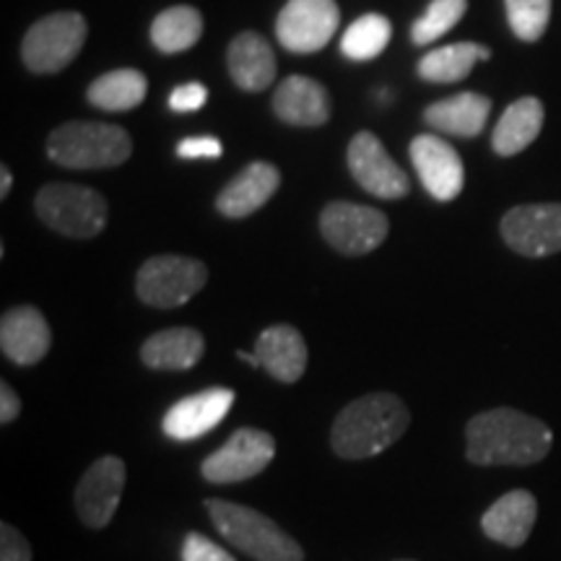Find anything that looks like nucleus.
Here are the masks:
<instances>
[{
  "label": "nucleus",
  "mask_w": 561,
  "mask_h": 561,
  "mask_svg": "<svg viewBox=\"0 0 561 561\" xmlns=\"http://www.w3.org/2000/svg\"><path fill=\"white\" fill-rule=\"evenodd\" d=\"M551 445L549 426L515 409L476 413L466 426V458L473 466H536Z\"/></svg>",
  "instance_id": "obj_1"
},
{
  "label": "nucleus",
  "mask_w": 561,
  "mask_h": 561,
  "mask_svg": "<svg viewBox=\"0 0 561 561\" xmlns=\"http://www.w3.org/2000/svg\"><path fill=\"white\" fill-rule=\"evenodd\" d=\"M411 424L405 403L392 392L356 398L333 421L331 445L343 460L375 458L396 445Z\"/></svg>",
  "instance_id": "obj_2"
},
{
  "label": "nucleus",
  "mask_w": 561,
  "mask_h": 561,
  "mask_svg": "<svg viewBox=\"0 0 561 561\" xmlns=\"http://www.w3.org/2000/svg\"><path fill=\"white\" fill-rule=\"evenodd\" d=\"M206 510L224 541L255 561H305V549L276 520L244 504L206 500Z\"/></svg>",
  "instance_id": "obj_3"
},
{
  "label": "nucleus",
  "mask_w": 561,
  "mask_h": 561,
  "mask_svg": "<svg viewBox=\"0 0 561 561\" xmlns=\"http://www.w3.org/2000/svg\"><path fill=\"white\" fill-rule=\"evenodd\" d=\"M133 153L128 130L110 123L73 121L60 125L47 138V157L66 170H110Z\"/></svg>",
  "instance_id": "obj_4"
},
{
  "label": "nucleus",
  "mask_w": 561,
  "mask_h": 561,
  "mask_svg": "<svg viewBox=\"0 0 561 561\" xmlns=\"http://www.w3.org/2000/svg\"><path fill=\"white\" fill-rule=\"evenodd\" d=\"M37 216L58 234L73 240H91L107 227L110 206L100 193L70 182H50L34 201Z\"/></svg>",
  "instance_id": "obj_5"
},
{
  "label": "nucleus",
  "mask_w": 561,
  "mask_h": 561,
  "mask_svg": "<svg viewBox=\"0 0 561 561\" xmlns=\"http://www.w3.org/2000/svg\"><path fill=\"white\" fill-rule=\"evenodd\" d=\"M87 19L76 11H60L39 19L26 32L21 58L32 73H58L68 68L87 42Z\"/></svg>",
  "instance_id": "obj_6"
},
{
  "label": "nucleus",
  "mask_w": 561,
  "mask_h": 561,
  "mask_svg": "<svg viewBox=\"0 0 561 561\" xmlns=\"http://www.w3.org/2000/svg\"><path fill=\"white\" fill-rule=\"evenodd\" d=\"M208 280L206 263L185 255H157L140 265L136 294L144 305L172 310L191 301Z\"/></svg>",
  "instance_id": "obj_7"
},
{
  "label": "nucleus",
  "mask_w": 561,
  "mask_h": 561,
  "mask_svg": "<svg viewBox=\"0 0 561 561\" xmlns=\"http://www.w3.org/2000/svg\"><path fill=\"white\" fill-rule=\"evenodd\" d=\"M320 231L325 242L341 255L359 257L375 252L388 240L390 221L382 210L359 203L333 201L322 208Z\"/></svg>",
  "instance_id": "obj_8"
},
{
  "label": "nucleus",
  "mask_w": 561,
  "mask_h": 561,
  "mask_svg": "<svg viewBox=\"0 0 561 561\" xmlns=\"http://www.w3.org/2000/svg\"><path fill=\"white\" fill-rule=\"evenodd\" d=\"M273 455H276V439L268 432L242 426L231 434L227 445L203 460L201 473L210 483L248 481L271 466Z\"/></svg>",
  "instance_id": "obj_9"
},
{
  "label": "nucleus",
  "mask_w": 561,
  "mask_h": 561,
  "mask_svg": "<svg viewBox=\"0 0 561 561\" xmlns=\"http://www.w3.org/2000/svg\"><path fill=\"white\" fill-rule=\"evenodd\" d=\"M341 11L335 0H289L278 13L276 34L286 50L318 53L339 32Z\"/></svg>",
  "instance_id": "obj_10"
},
{
  "label": "nucleus",
  "mask_w": 561,
  "mask_h": 561,
  "mask_svg": "<svg viewBox=\"0 0 561 561\" xmlns=\"http://www.w3.org/2000/svg\"><path fill=\"white\" fill-rule=\"evenodd\" d=\"M502 240L525 257H549L561 252V203H530L504 214Z\"/></svg>",
  "instance_id": "obj_11"
},
{
  "label": "nucleus",
  "mask_w": 561,
  "mask_h": 561,
  "mask_svg": "<svg viewBox=\"0 0 561 561\" xmlns=\"http://www.w3.org/2000/svg\"><path fill=\"white\" fill-rule=\"evenodd\" d=\"M346 159L354 180L375 198L398 201L409 195V178H405L401 164H396V159L385 151L382 140L375 133H356L348 144Z\"/></svg>",
  "instance_id": "obj_12"
},
{
  "label": "nucleus",
  "mask_w": 561,
  "mask_h": 561,
  "mask_svg": "<svg viewBox=\"0 0 561 561\" xmlns=\"http://www.w3.org/2000/svg\"><path fill=\"white\" fill-rule=\"evenodd\" d=\"M125 462L117 455H104L96 462H91L83 473V479L76 486V512L87 528H107L125 489Z\"/></svg>",
  "instance_id": "obj_13"
},
{
  "label": "nucleus",
  "mask_w": 561,
  "mask_h": 561,
  "mask_svg": "<svg viewBox=\"0 0 561 561\" xmlns=\"http://www.w3.org/2000/svg\"><path fill=\"white\" fill-rule=\"evenodd\" d=\"M411 161L416 167L421 185L434 201L450 203L460 195L466 185V170H462L460 153L439 136H416L411 140Z\"/></svg>",
  "instance_id": "obj_14"
},
{
  "label": "nucleus",
  "mask_w": 561,
  "mask_h": 561,
  "mask_svg": "<svg viewBox=\"0 0 561 561\" xmlns=\"http://www.w3.org/2000/svg\"><path fill=\"white\" fill-rule=\"evenodd\" d=\"M231 405H234V392L229 388L201 390L174 403L161 421V430L178 442L198 439L221 424Z\"/></svg>",
  "instance_id": "obj_15"
},
{
  "label": "nucleus",
  "mask_w": 561,
  "mask_h": 561,
  "mask_svg": "<svg viewBox=\"0 0 561 561\" xmlns=\"http://www.w3.org/2000/svg\"><path fill=\"white\" fill-rule=\"evenodd\" d=\"M50 346L53 331L37 307H13L0 320V348H3L5 359L19 364V367H32V364L42 362Z\"/></svg>",
  "instance_id": "obj_16"
},
{
  "label": "nucleus",
  "mask_w": 561,
  "mask_h": 561,
  "mask_svg": "<svg viewBox=\"0 0 561 561\" xmlns=\"http://www.w3.org/2000/svg\"><path fill=\"white\" fill-rule=\"evenodd\" d=\"M536 517V496L525 489H512L483 512L481 530L486 533V538H491V541L510 546V549H520L530 538Z\"/></svg>",
  "instance_id": "obj_17"
},
{
  "label": "nucleus",
  "mask_w": 561,
  "mask_h": 561,
  "mask_svg": "<svg viewBox=\"0 0 561 561\" xmlns=\"http://www.w3.org/2000/svg\"><path fill=\"white\" fill-rule=\"evenodd\" d=\"M280 185V172L271 161H252L229 182L216 198V208L227 219H244V216L261 210Z\"/></svg>",
  "instance_id": "obj_18"
},
{
  "label": "nucleus",
  "mask_w": 561,
  "mask_h": 561,
  "mask_svg": "<svg viewBox=\"0 0 561 561\" xmlns=\"http://www.w3.org/2000/svg\"><path fill=\"white\" fill-rule=\"evenodd\" d=\"M273 112L289 125L301 128H318L331 117V96L322 83L307 76H289L278 83L273 94Z\"/></svg>",
  "instance_id": "obj_19"
},
{
  "label": "nucleus",
  "mask_w": 561,
  "mask_h": 561,
  "mask_svg": "<svg viewBox=\"0 0 561 561\" xmlns=\"http://www.w3.org/2000/svg\"><path fill=\"white\" fill-rule=\"evenodd\" d=\"M255 354L261 367L276 380L291 385L307 369V343L294 325H271L257 335Z\"/></svg>",
  "instance_id": "obj_20"
},
{
  "label": "nucleus",
  "mask_w": 561,
  "mask_h": 561,
  "mask_svg": "<svg viewBox=\"0 0 561 561\" xmlns=\"http://www.w3.org/2000/svg\"><path fill=\"white\" fill-rule=\"evenodd\" d=\"M231 81L244 91H263L276 81V55L268 39L257 32H242L231 39L227 53Z\"/></svg>",
  "instance_id": "obj_21"
},
{
  "label": "nucleus",
  "mask_w": 561,
  "mask_h": 561,
  "mask_svg": "<svg viewBox=\"0 0 561 561\" xmlns=\"http://www.w3.org/2000/svg\"><path fill=\"white\" fill-rule=\"evenodd\" d=\"M206 341L195 328H167L140 346V362L157 371H185L203 359Z\"/></svg>",
  "instance_id": "obj_22"
},
{
  "label": "nucleus",
  "mask_w": 561,
  "mask_h": 561,
  "mask_svg": "<svg viewBox=\"0 0 561 561\" xmlns=\"http://www.w3.org/2000/svg\"><path fill=\"white\" fill-rule=\"evenodd\" d=\"M491 112V100L476 91H462L450 100L434 102L432 107H426L424 121L432 125L437 133L455 138H476L486 128Z\"/></svg>",
  "instance_id": "obj_23"
},
{
  "label": "nucleus",
  "mask_w": 561,
  "mask_h": 561,
  "mask_svg": "<svg viewBox=\"0 0 561 561\" xmlns=\"http://www.w3.org/2000/svg\"><path fill=\"white\" fill-rule=\"evenodd\" d=\"M543 104L536 96H523V100L512 102L504 110L502 121L496 123L494 136H491V146L500 157H515L528 149L538 133L543 128Z\"/></svg>",
  "instance_id": "obj_24"
},
{
  "label": "nucleus",
  "mask_w": 561,
  "mask_h": 561,
  "mask_svg": "<svg viewBox=\"0 0 561 561\" xmlns=\"http://www.w3.org/2000/svg\"><path fill=\"white\" fill-rule=\"evenodd\" d=\"M149 94V81L136 68L110 70L91 83L87 96L94 107L104 112H128L136 110Z\"/></svg>",
  "instance_id": "obj_25"
},
{
  "label": "nucleus",
  "mask_w": 561,
  "mask_h": 561,
  "mask_svg": "<svg viewBox=\"0 0 561 561\" xmlns=\"http://www.w3.org/2000/svg\"><path fill=\"white\" fill-rule=\"evenodd\" d=\"M491 50L479 42H458V45L439 47L426 53L419 60V76L432 83H458L471 73L479 60H489Z\"/></svg>",
  "instance_id": "obj_26"
},
{
  "label": "nucleus",
  "mask_w": 561,
  "mask_h": 561,
  "mask_svg": "<svg viewBox=\"0 0 561 561\" xmlns=\"http://www.w3.org/2000/svg\"><path fill=\"white\" fill-rule=\"evenodd\" d=\"M203 34V16L193 5H172L151 24V42L159 53L178 55L191 50Z\"/></svg>",
  "instance_id": "obj_27"
},
{
  "label": "nucleus",
  "mask_w": 561,
  "mask_h": 561,
  "mask_svg": "<svg viewBox=\"0 0 561 561\" xmlns=\"http://www.w3.org/2000/svg\"><path fill=\"white\" fill-rule=\"evenodd\" d=\"M390 37L392 26L382 13H364V16L356 19L354 24L343 32L341 53L354 62L375 60L377 55H382L385 47L390 45Z\"/></svg>",
  "instance_id": "obj_28"
},
{
  "label": "nucleus",
  "mask_w": 561,
  "mask_h": 561,
  "mask_svg": "<svg viewBox=\"0 0 561 561\" xmlns=\"http://www.w3.org/2000/svg\"><path fill=\"white\" fill-rule=\"evenodd\" d=\"M468 0H432L430 9L424 11V16L413 21L411 26V39L413 45L424 47L432 45L434 39L445 37L453 26H458V21L466 16Z\"/></svg>",
  "instance_id": "obj_29"
},
{
  "label": "nucleus",
  "mask_w": 561,
  "mask_h": 561,
  "mask_svg": "<svg viewBox=\"0 0 561 561\" xmlns=\"http://www.w3.org/2000/svg\"><path fill=\"white\" fill-rule=\"evenodd\" d=\"M510 30L520 42H538L549 30L551 0H504Z\"/></svg>",
  "instance_id": "obj_30"
},
{
  "label": "nucleus",
  "mask_w": 561,
  "mask_h": 561,
  "mask_svg": "<svg viewBox=\"0 0 561 561\" xmlns=\"http://www.w3.org/2000/svg\"><path fill=\"white\" fill-rule=\"evenodd\" d=\"M182 561H237L227 549L214 543L203 533H187L182 543Z\"/></svg>",
  "instance_id": "obj_31"
},
{
  "label": "nucleus",
  "mask_w": 561,
  "mask_h": 561,
  "mask_svg": "<svg viewBox=\"0 0 561 561\" xmlns=\"http://www.w3.org/2000/svg\"><path fill=\"white\" fill-rule=\"evenodd\" d=\"M0 561H32V546L13 525H0Z\"/></svg>",
  "instance_id": "obj_32"
},
{
  "label": "nucleus",
  "mask_w": 561,
  "mask_h": 561,
  "mask_svg": "<svg viewBox=\"0 0 561 561\" xmlns=\"http://www.w3.org/2000/svg\"><path fill=\"white\" fill-rule=\"evenodd\" d=\"M208 102V89L203 83L193 81V83H182L170 94V107L174 112H198L201 107H206Z\"/></svg>",
  "instance_id": "obj_33"
},
{
  "label": "nucleus",
  "mask_w": 561,
  "mask_h": 561,
  "mask_svg": "<svg viewBox=\"0 0 561 561\" xmlns=\"http://www.w3.org/2000/svg\"><path fill=\"white\" fill-rule=\"evenodd\" d=\"M224 153V146L214 136H193L178 144L180 159H216Z\"/></svg>",
  "instance_id": "obj_34"
},
{
  "label": "nucleus",
  "mask_w": 561,
  "mask_h": 561,
  "mask_svg": "<svg viewBox=\"0 0 561 561\" xmlns=\"http://www.w3.org/2000/svg\"><path fill=\"white\" fill-rule=\"evenodd\" d=\"M21 413V401L9 382H0V424H11Z\"/></svg>",
  "instance_id": "obj_35"
},
{
  "label": "nucleus",
  "mask_w": 561,
  "mask_h": 561,
  "mask_svg": "<svg viewBox=\"0 0 561 561\" xmlns=\"http://www.w3.org/2000/svg\"><path fill=\"white\" fill-rule=\"evenodd\" d=\"M11 185H13V174L5 170H0V198H5V195L11 193Z\"/></svg>",
  "instance_id": "obj_36"
},
{
  "label": "nucleus",
  "mask_w": 561,
  "mask_h": 561,
  "mask_svg": "<svg viewBox=\"0 0 561 561\" xmlns=\"http://www.w3.org/2000/svg\"><path fill=\"white\" fill-rule=\"evenodd\" d=\"M237 356H240L244 364H250V367H261V359H257V354H250V351H237Z\"/></svg>",
  "instance_id": "obj_37"
},
{
  "label": "nucleus",
  "mask_w": 561,
  "mask_h": 561,
  "mask_svg": "<svg viewBox=\"0 0 561 561\" xmlns=\"http://www.w3.org/2000/svg\"><path fill=\"white\" fill-rule=\"evenodd\" d=\"M401 561H411V559H401Z\"/></svg>",
  "instance_id": "obj_38"
}]
</instances>
